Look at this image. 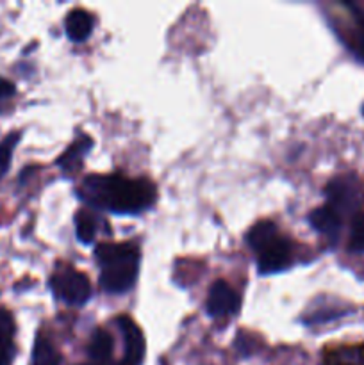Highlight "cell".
<instances>
[{
  "instance_id": "obj_1",
  "label": "cell",
  "mask_w": 364,
  "mask_h": 365,
  "mask_svg": "<svg viewBox=\"0 0 364 365\" xmlns=\"http://www.w3.org/2000/svg\"><path fill=\"white\" fill-rule=\"evenodd\" d=\"M79 195L98 209L114 214H141L156 203V185L146 178H127L121 175H89Z\"/></svg>"
},
{
  "instance_id": "obj_2",
  "label": "cell",
  "mask_w": 364,
  "mask_h": 365,
  "mask_svg": "<svg viewBox=\"0 0 364 365\" xmlns=\"http://www.w3.org/2000/svg\"><path fill=\"white\" fill-rule=\"evenodd\" d=\"M100 269V285L106 292L131 291L138 278L139 250L131 242H102L95 250Z\"/></svg>"
},
{
  "instance_id": "obj_3",
  "label": "cell",
  "mask_w": 364,
  "mask_h": 365,
  "mask_svg": "<svg viewBox=\"0 0 364 365\" xmlns=\"http://www.w3.org/2000/svg\"><path fill=\"white\" fill-rule=\"evenodd\" d=\"M327 198L328 207L339 216L353 214L360 207V198H363L360 182L353 175H343V177L334 178L327 185Z\"/></svg>"
},
{
  "instance_id": "obj_4",
  "label": "cell",
  "mask_w": 364,
  "mask_h": 365,
  "mask_svg": "<svg viewBox=\"0 0 364 365\" xmlns=\"http://www.w3.org/2000/svg\"><path fill=\"white\" fill-rule=\"evenodd\" d=\"M50 285L54 294L68 305H84L91 296V284L88 277L75 269L57 271L50 278Z\"/></svg>"
},
{
  "instance_id": "obj_5",
  "label": "cell",
  "mask_w": 364,
  "mask_h": 365,
  "mask_svg": "<svg viewBox=\"0 0 364 365\" xmlns=\"http://www.w3.org/2000/svg\"><path fill=\"white\" fill-rule=\"evenodd\" d=\"M257 267L263 274L277 273V271L285 269L291 264V245L288 239L275 237L270 245L264 246L261 252H257Z\"/></svg>"
},
{
  "instance_id": "obj_6",
  "label": "cell",
  "mask_w": 364,
  "mask_h": 365,
  "mask_svg": "<svg viewBox=\"0 0 364 365\" xmlns=\"http://www.w3.org/2000/svg\"><path fill=\"white\" fill-rule=\"evenodd\" d=\"M239 307H241V302H239L238 292L227 282H214L207 296V312L213 317H228L234 316Z\"/></svg>"
},
{
  "instance_id": "obj_7",
  "label": "cell",
  "mask_w": 364,
  "mask_h": 365,
  "mask_svg": "<svg viewBox=\"0 0 364 365\" xmlns=\"http://www.w3.org/2000/svg\"><path fill=\"white\" fill-rule=\"evenodd\" d=\"M118 328L123 335L125 353L123 360L120 365H141L143 356H145V337L143 331L139 330L138 324L128 316H120L116 319Z\"/></svg>"
},
{
  "instance_id": "obj_8",
  "label": "cell",
  "mask_w": 364,
  "mask_h": 365,
  "mask_svg": "<svg viewBox=\"0 0 364 365\" xmlns=\"http://www.w3.org/2000/svg\"><path fill=\"white\" fill-rule=\"evenodd\" d=\"M93 31V18L88 11L74 9L66 16V34L71 41L81 43L89 38Z\"/></svg>"
},
{
  "instance_id": "obj_9",
  "label": "cell",
  "mask_w": 364,
  "mask_h": 365,
  "mask_svg": "<svg viewBox=\"0 0 364 365\" xmlns=\"http://www.w3.org/2000/svg\"><path fill=\"white\" fill-rule=\"evenodd\" d=\"M309 221L320 234L328 235V237L332 239L339 234V228H341V216L335 214L328 205L314 209L313 212H310Z\"/></svg>"
},
{
  "instance_id": "obj_10",
  "label": "cell",
  "mask_w": 364,
  "mask_h": 365,
  "mask_svg": "<svg viewBox=\"0 0 364 365\" xmlns=\"http://www.w3.org/2000/svg\"><path fill=\"white\" fill-rule=\"evenodd\" d=\"M91 146H93L91 139H89L88 135H82V138H79L77 141H75L74 145H71L70 148L61 155V159L57 160V164H59L66 173H74V171L82 164V157L86 155L88 150H91Z\"/></svg>"
},
{
  "instance_id": "obj_11",
  "label": "cell",
  "mask_w": 364,
  "mask_h": 365,
  "mask_svg": "<svg viewBox=\"0 0 364 365\" xmlns=\"http://www.w3.org/2000/svg\"><path fill=\"white\" fill-rule=\"evenodd\" d=\"M113 337L106 330H95L89 339L88 353L96 364H106L113 355Z\"/></svg>"
},
{
  "instance_id": "obj_12",
  "label": "cell",
  "mask_w": 364,
  "mask_h": 365,
  "mask_svg": "<svg viewBox=\"0 0 364 365\" xmlns=\"http://www.w3.org/2000/svg\"><path fill=\"white\" fill-rule=\"evenodd\" d=\"M275 237H278L277 225L271 223V221H259V223L253 225L250 228V232L246 234V242L252 250L261 252L266 245H270Z\"/></svg>"
},
{
  "instance_id": "obj_13",
  "label": "cell",
  "mask_w": 364,
  "mask_h": 365,
  "mask_svg": "<svg viewBox=\"0 0 364 365\" xmlns=\"http://www.w3.org/2000/svg\"><path fill=\"white\" fill-rule=\"evenodd\" d=\"M61 355L52 342L45 337L36 339L34 349H32V360L31 365H59Z\"/></svg>"
},
{
  "instance_id": "obj_14",
  "label": "cell",
  "mask_w": 364,
  "mask_h": 365,
  "mask_svg": "<svg viewBox=\"0 0 364 365\" xmlns=\"http://www.w3.org/2000/svg\"><path fill=\"white\" fill-rule=\"evenodd\" d=\"M75 228H77V239L82 245L93 242L96 235V220L88 210H79L75 216Z\"/></svg>"
},
{
  "instance_id": "obj_15",
  "label": "cell",
  "mask_w": 364,
  "mask_h": 365,
  "mask_svg": "<svg viewBox=\"0 0 364 365\" xmlns=\"http://www.w3.org/2000/svg\"><path fill=\"white\" fill-rule=\"evenodd\" d=\"M18 141H20V132H11L0 141V178L9 170L11 155H13V150Z\"/></svg>"
},
{
  "instance_id": "obj_16",
  "label": "cell",
  "mask_w": 364,
  "mask_h": 365,
  "mask_svg": "<svg viewBox=\"0 0 364 365\" xmlns=\"http://www.w3.org/2000/svg\"><path fill=\"white\" fill-rule=\"evenodd\" d=\"M350 248H352L353 252H364V212L357 214V216L353 217Z\"/></svg>"
},
{
  "instance_id": "obj_17",
  "label": "cell",
  "mask_w": 364,
  "mask_h": 365,
  "mask_svg": "<svg viewBox=\"0 0 364 365\" xmlns=\"http://www.w3.org/2000/svg\"><path fill=\"white\" fill-rule=\"evenodd\" d=\"M14 321L6 309H0V344L13 346Z\"/></svg>"
},
{
  "instance_id": "obj_18",
  "label": "cell",
  "mask_w": 364,
  "mask_h": 365,
  "mask_svg": "<svg viewBox=\"0 0 364 365\" xmlns=\"http://www.w3.org/2000/svg\"><path fill=\"white\" fill-rule=\"evenodd\" d=\"M14 91H16V88H14L13 82L6 81V78H0V100L14 95Z\"/></svg>"
},
{
  "instance_id": "obj_19",
  "label": "cell",
  "mask_w": 364,
  "mask_h": 365,
  "mask_svg": "<svg viewBox=\"0 0 364 365\" xmlns=\"http://www.w3.org/2000/svg\"><path fill=\"white\" fill-rule=\"evenodd\" d=\"M13 355V346H2L0 344V365H7Z\"/></svg>"
},
{
  "instance_id": "obj_20",
  "label": "cell",
  "mask_w": 364,
  "mask_h": 365,
  "mask_svg": "<svg viewBox=\"0 0 364 365\" xmlns=\"http://www.w3.org/2000/svg\"><path fill=\"white\" fill-rule=\"evenodd\" d=\"M95 365H102V364H95Z\"/></svg>"
}]
</instances>
